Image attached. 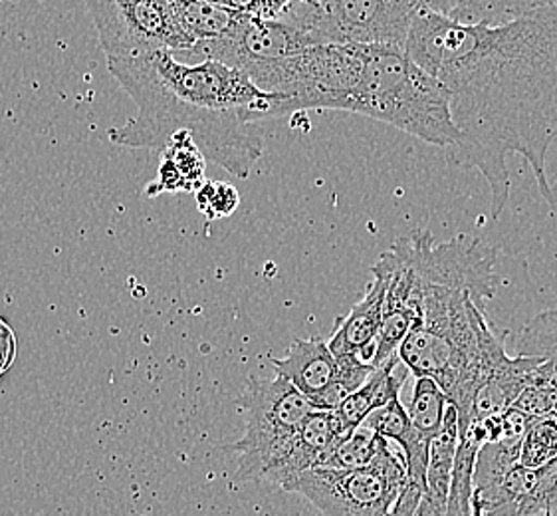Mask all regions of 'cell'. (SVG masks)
<instances>
[{
  "label": "cell",
  "mask_w": 557,
  "mask_h": 516,
  "mask_svg": "<svg viewBox=\"0 0 557 516\" xmlns=\"http://www.w3.org/2000/svg\"><path fill=\"white\" fill-rule=\"evenodd\" d=\"M419 11L435 12L446 19H453V14L457 12L460 0H414Z\"/></svg>",
  "instance_id": "cell-24"
},
{
  "label": "cell",
  "mask_w": 557,
  "mask_h": 516,
  "mask_svg": "<svg viewBox=\"0 0 557 516\" xmlns=\"http://www.w3.org/2000/svg\"><path fill=\"white\" fill-rule=\"evenodd\" d=\"M421 288L423 320L403 340L397 354L414 378H431L445 392L457 409L460 431L469 421L479 385V328L486 308L467 291L423 281Z\"/></svg>",
  "instance_id": "cell-3"
},
{
  "label": "cell",
  "mask_w": 557,
  "mask_h": 516,
  "mask_svg": "<svg viewBox=\"0 0 557 516\" xmlns=\"http://www.w3.org/2000/svg\"><path fill=\"white\" fill-rule=\"evenodd\" d=\"M375 435L397 443L405 457V467H407V481L423 487L424 477H426V465H429V445L431 441L421 438L417 429L412 427L411 419L407 416V409L401 404V400H395L391 404L383 405L369 414L363 426Z\"/></svg>",
  "instance_id": "cell-14"
},
{
  "label": "cell",
  "mask_w": 557,
  "mask_h": 516,
  "mask_svg": "<svg viewBox=\"0 0 557 516\" xmlns=\"http://www.w3.org/2000/svg\"><path fill=\"white\" fill-rule=\"evenodd\" d=\"M238 405L245 409V433L231 447L238 455L235 481H268L312 414V404L290 382L274 376L252 378Z\"/></svg>",
  "instance_id": "cell-5"
},
{
  "label": "cell",
  "mask_w": 557,
  "mask_h": 516,
  "mask_svg": "<svg viewBox=\"0 0 557 516\" xmlns=\"http://www.w3.org/2000/svg\"><path fill=\"white\" fill-rule=\"evenodd\" d=\"M137 115L112 127L108 139L129 149L161 151L175 132H187L205 159L238 180L264 153V142L250 125L288 115L282 96L267 94L236 67L214 60L181 62L173 52L108 60Z\"/></svg>",
  "instance_id": "cell-2"
},
{
  "label": "cell",
  "mask_w": 557,
  "mask_h": 516,
  "mask_svg": "<svg viewBox=\"0 0 557 516\" xmlns=\"http://www.w3.org/2000/svg\"><path fill=\"white\" fill-rule=\"evenodd\" d=\"M349 112L441 149L457 144L448 91L401 48L363 46V72Z\"/></svg>",
  "instance_id": "cell-4"
},
{
  "label": "cell",
  "mask_w": 557,
  "mask_h": 516,
  "mask_svg": "<svg viewBox=\"0 0 557 516\" xmlns=\"http://www.w3.org/2000/svg\"><path fill=\"white\" fill-rule=\"evenodd\" d=\"M165 2L197 42L235 33L246 19L245 14H238L202 0H165Z\"/></svg>",
  "instance_id": "cell-15"
},
{
  "label": "cell",
  "mask_w": 557,
  "mask_h": 516,
  "mask_svg": "<svg viewBox=\"0 0 557 516\" xmlns=\"http://www.w3.org/2000/svg\"><path fill=\"white\" fill-rule=\"evenodd\" d=\"M195 195L199 211L209 221L231 217L240 205V195L236 192L235 185L224 181H205Z\"/></svg>",
  "instance_id": "cell-22"
},
{
  "label": "cell",
  "mask_w": 557,
  "mask_h": 516,
  "mask_svg": "<svg viewBox=\"0 0 557 516\" xmlns=\"http://www.w3.org/2000/svg\"><path fill=\"white\" fill-rule=\"evenodd\" d=\"M387 439L375 435L366 427H357L337 439L330 451L323 455L318 467L327 469H366L380 455Z\"/></svg>",
  "instance_id": "cell-18"
},
{
  "label": "cell",
  "mask_w": 557,
  "mask_h": 516,
  "mask_svg": "<svg viewBox=\"0 0 557 516\" xmlns=\"http://www.w3.org/2000/svg\"><path fill=\"white\" fill-rule=\"evenodd\" d=\"M518 356L542 359L557 356V308L535 316L524 325L518 340Z\"/></svg>",
  "instance_id": "cell-20"
},
{
  "label": "cell",
  "mask_w": 557,
  "mask_h": 516,
  "mask_svg": "<svg viewBox=\"0 0 557 516\" xmlns=\"http://www.w3.org/2000/svg\"><path fill=\"white\" fill-rule=\"evenodd\" d=\"M557 459V417H534L525 429L518 463L525 469H542Z\"/></svg>",
  "instance_id": "cell-19"
},
{
  "label": "cell",
  "mask_w": 557,
  "mask_h": 516,
  "mask_svg": "<svg viewBox=\"0 0 557 516\" xmlns=\"http://www.w3.org/2000/svg\"><path fill=\"white\" fill-rule=\"evenodd\" d=\"M344 435L346 431L334 411L313 409L312 414L304 419L288 455L270 475L268 483L278 484L284 491H288L301 472L318 467L323 455Z\"/></svg>",
  "instance_id": "cell-12"
},
{
  "label": "cell",
  "mask_w": 557,
  "mask_h": 516,
  "mask_svg": "<svg viewBox=\"0 0 557 516\" xmlns=\"http://www.w3.org/2000/svg\"><path fill=\"white\" fill-rule=\"evenodd\" d=\"M108 60L185 52L195 38L165 0H84Z\"/></svg>",
  "instance_id": "cell-8"
},
{
  "label": "cell",
  "mask_w": 557,
  "mask_h": 516,
  "mask_svg": "<svg viewBox=\"0 0 557 516\" xmlns=\"http://www.w3.org/2000/svg\"><path fill=\"white\" fill-rule=\"evenodd\" d=\"M405 52L448 91L458 139L446 147V163L480 171L492 219L510 201V156L528 161L557 214V183L547 175L557 139V7L502 26L417 12Z\"/></svg>",
  "instance_id": "cell-1"
},
{
  "label": "cell",
  "mask_w": 557,
  "mask_h": 516,
  "mask_svg": "<svg viewBox=\"0 0 557 516\" xmlns=\"http://www.w3.org/2000/svg\"><path fill=\"white\" fill-rule=\"evenodd\" d=\"M219 7H224L228 11L245 14V16H252V19H267L268 16L267 2L264 0H216Z\"/></svg>",
  "instance_id": "cell-23"
},
{
  "label": "cell",
  "mask_w": 557,
  "mask_h": 516,
  "mask_svg": "<svg viewBox=\"0 0 557 516\" xmlns=\"http://www.w3.org/2000/svg\"><path fill=\"white\" fill-rule=\"evenodd\" d=\"M557 513V459L535 469L534 484L520 505V516H549Z\"/></svg>",
  "instance_id": "cell-21"
},
{
  "label": "cell",
  "mask_w": 557,
  "mask_h": 516,
  "mask_svg": "<svg viewBox=\"0 0 557 516\" xmlns=\"http://www.w3.org/2000/svg\"><path fill=\"white\" fill-rule=\"evenodd\" d=\"M371 277L366 296L349 310V315L335 320L334 332L327 340V348L334 356H357L366 364L373 361L391 277L389 260L385 255L373 265Z\"/></svg>",
  "instance_id": "cell-10"
},
{
  "label": "cell",
  "mask_w": 557,
  "mask_h": 516,
  "mask_svg": "<svg viewBox=\"0 0 557 516\" xmlns=\"http://www.w3.org/2000/svg\"><path fill=\"white\" fill-rule=\"evenodd\" d=\"M448 405L450 402L445 392L431 378H417L405 409L417 433L426 441H433L443 429Z\"/></svg>",
  "instance_id": "cell-17"
},
{
  "label": "cell",
  "mask_w": 557,
  "mask_h": 516,
  "mask_svg": "<svg viewBox=\"0 0 557 516\" xmlns=\"http://www.w3.org/2000/svg\"><path fill=\"white\" fill-rule=\"evenodd\" d=\"M407 484L401 450L391 441L366 469L313 467L292 483L323 516H391Z\"/></svg>",
  "instance_id": "cell-7"
},
{
  "label": "cell",
  "mask_w": 557,
  "mask_h": 516,
  "mask_svg": "<svg viewBox=\"0 0 557 516\" xmlns=\"http://www.w3.org/2000/svg\"><path fill=\"white\" fill-rule=\"evenodd\" d=\"M554 7L557 0H460L450 21L469 26H502Z\"/></svg>",
  "instance_id": "cell-16"
},
{
  "label": "cell",
  "mask_w": 557,
  "mask_h": 516,
  "mask_svg": "<svg viewBox=\"0 0 557 516\" xmlns=\"http://www.w3.org/2000/svg\"><path fill=\"white\" fill-rule=\"evenodd\" d=\"M202 2H211V4H216V0H202Z\"/></svg>",
  "instance_id": "cell-25"
},
{
  "label": "cell",
  "mask_w": 557,
  "mask_h": 516,
  "mask_svg": "<svg viewBox=\"0 0 557 516\" xmlns=\"http://www.w3.org/2000/svg\"><path fill=\"white\" fill-rule=\"evenodd\" d=\"M506 332L496 334L488 316L480 320V376L476 393L470 407L469 421L465 429L484 417L498 416L512 407L518 395L534 380L537 366L542 358L516 356L510 358L504 348ZM460 429V431H465ZM458 431V433H460Z\"/></svg>",
  "instance_id": "cell-9"
},
{
  "label": "cell",
  "mask_w": 557,
  "mask_h": 516,
  "mask_svg": "<svg viewBox=\"0 0 557 516\" xmlns=\"http://www.w3.org/2000/svg\"><path fill=\"white\" fill-rule=\"evenodd\" d=\"M417 12L414 0H290L276 21L308 34L313 45L405 50Z\"/></svg>",
  "instance_id": "cell-6"
},
{
  "label": "cell",
  "mask_w": 557,
  "mask_h": 516,
  "mask_svg": "<svg viewBox=\"0 0 557 516\" xmlns=\"http://www.w3.org/2000/svg\"><path fill=\"white\" fill-rule=\"evenodd\" d=\"M407 378H409V370L403 366L399 354H393L389 359L380 364L356 393H351L346 402L335 407L334 414L344 427V431L349 433L357 427L363 426L369 414L399 400V393Z\"/></svg>",
  "instance_id": "cell-13"
},
{
  "label": "cell",
  "mask_w": 557,
  "mask_h": 516,
  "mask_svg": "<svg viewBox=\"0 0 557 516\" xmlns=\"http://www.w3.org/2000/svg\"><path fill=\"white\" fill-rule=\"evenodd\" d=\"M272 366L276 376L290 382L310 404L342 376V361L335 358L332 349L327 348V342L320 336L294 340L286 356L272 359Z\"/></svg>",
  "instance_id": "cell-11"
}]
</instances>
